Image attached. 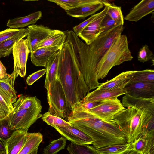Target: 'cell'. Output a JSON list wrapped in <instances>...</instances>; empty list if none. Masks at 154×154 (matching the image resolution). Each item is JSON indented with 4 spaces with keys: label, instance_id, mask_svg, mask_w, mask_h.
I'll return each mask as SVG.
<instances>
[{
    "label": "cell",
    "instance_id": "cell-1",
    "mask_svg": "<svg viewBox=\"0 0 154 154\" xmlns=\"http://www.w3.org/2000/svg\"><path fill=\"white\" fill-rule=\"evenodd\" d=\"M124 27L118 26L104 34L100 35L89 44L84 42L73 31H64L66 41L70 45L78 67L90 90L100 85L96 75L99 62L114 41L122 34Z\"/></svg>",
    "mask_w": 154,
    "mask_h": 154
},
{
    "label": "cell",
    "instance_id": "cell-2",
    "mask_svg": "<svg viewBox=\"0 0 154 154\" xmlns=\"http://www.w3.org/2000/svg\"><path fill=\"white\" fill-rule=\"evenodd\" d=\"M67 118V121L82 131L93 140L96 149L112 145L125 144V137L115 122L102 120L88 111L74 109Z\"/></svg>",
    "mask_w": 154,
    "mask_h": 154
},
{
    "label": "cell",
    "instance_id": "cell-3",
    "mask_svg": "<svg viewBox=\"0 0 154 154\" xmlns=\"http://www.w3.org/2000/svg\"><path fill=\"white\" fill-rule=\"evenodd\" d=\"M57 77L72 111L89 92L70 45L65 41L59 51Z\"/></svg>",
    "mask_w": 154,
    "mask_h": 154
},
{
    "label": "cell",
    "instance_id": "cell-4",
    "mask_svg": "<svg viewBox=\"0 0 154 154\" xmlns=\"http://www.w3.org/2000/svg\"><path fill=\"white\" fill-rule=\"evenodd\" d=\"M112 122L118 125L128 143L133 141L142 132H154V113L146 109L125 108L113 116Z\"/></svg>",
    "mask_w": 154,
    "mask_h": 154
},
{
    "label": "cell",
    "instance_id": "cell-5",
    "mask_svg": "<svg viewBox=\"0 0 154 154\" xmlns=\"http://www.w3.org/2000/svg\"><path fill=\"white\" fill-rule=\"evenodd\" d=\"M133 58L127 36L120 35L114 41L98 64L96 72L97 79H103L113 67L131 61Z\"/></svg>",
    "mask_w": 154,
    "mask_h": 154
},
{
    "label": "cell",
    "instance_id": "cell-6",
    "mask_svg": "<svg viewBox=\"0 0 154 154\" xmlns=\"http://www.w3.org/2000/svg\"><path fill=\"white\" fill-rule=\"evenodd\" d=\"M47 99L51 114L62 119L71 112L62 86L58 79L51 83L47 90Z\"/></svg>",
    "mask_w": 154,
    "mask_h": 154
},
{
    "label": "cell",
    "instance_id": "cell-7",
    "mask_svg": "<svg viewBox=\"0 0 154 154\" xmlns=\"http://www.w3.org/2000/svg\"><path fill=\"white\" fill-rule=\"evenodd\" d=\"M42 108L40 105L28 109L13 110L9 114L11 129L28 131L30 127L42 117Z\"/></svg>",
    "mask_w": 154,
    "mask_h": 154
},
{
    "label": "cell",
    "instance_id": "cell-8",
    "mask_svg": "<svg viewBox=\"0 0 154 154\" xmlns=\"http://www.w3.org/2000/svg\"><path fill=\"white\" fill-rule=\"evenodd\" d=\"M125 108L117 97L102 100L98 105L88 111L103 121L112 122L113 116Z\"/></svg>",
    "mask_w": 154,
    "mask_h": 154
},
{
    "label": "cell",
    "instance_id": "cell-9",
    "mask_svg": "<svg viewBox=\"0 0 154 154\" xmlns=\"http://www.w3.org/2000/svg\"><path fill=\"white\" fill-rule=\"evenodd\" d=\"M27 29V39L30 53L37 49L46 39L59 30L52 29L42 25L34 24L29 26Z\"/></svg>",
    "mask_w": 154,
    "mask_h": 154
},
{
    "label": "cell",
    "instance_id": "cell-10",
    "mask_svg": "<svg viewBox=\"0 0 154 154\" xmlns=\"http://www.w3.org/2000/svg\"><path fill=\"white\" fill-rule=\"evenodd\" d=\"M14 61V71L18 76L24 77L26 74L27 61L30 51L27 39H21L14 45L13 50Z\"/></svg>",
    "mask_w": 154,
    "mask_h": 154
},
{
    "label": "cell",
    "instance_id": "cell-11",
    "mask_svg": "<svg viewBox=\"0 0 154 154\" xmlns=\"http://www.w3.org/2000/svg\"><path fill=\"white\" fill-rule=\"evenodd\" d=\"M104 6L103 9L99 12L97 17L77 35L87 44H91L100 35L101 23L106 16L107 11V8Z\"/></svg>",
    "mask_w": 154,
    "mask_h": 154
},
{
    "label": "cell",
    "instance_id": "cell-12",
    "mask_svg": "<svg viewBox=\"0 0 154 154\" xmlns=\"http://www.w3.org/2000/svg\"><path fill=\"white\" fill-rule=\"evenodd\" d=\"M67 140L78 145L92 144L93 140L88 135L73 125L54 128Z\"/></svg>",
    "mask_w": 154,
    "mask_h": 154
},
{
    "label": "cell",
    "instance_id": "cell-13",
    "mask_svg": "<svg viewBox=\"0 0 154 154\" xmlns=\"http://www.w3.org/2000/svg\"><path fill=\"white\" fill-rule=\"evenodd\" d=\"M126 94L135 97H154V83H128L124 87Z\"/></svg>",
    "mask_w": 154,
    "mask_h": 154
},
{
    "label": "cell",
    "instance_id": "cell-14",
    "mask_svg": "<svg viewBox=\"0 0 154 154\" xmlns=\"http://www.w3.org/2000/svg\"><path fill=\"white\" fill-rule=\"evenodd\" d=\"M154 10V0H143L133 7L124 19L136 22L148 14L153 13Z\"/></svg>",
    "mask_w": 154,
    "mask_h": 154
},
{
    "label": "cell",
    "instance_id": "cell-15",
    "mask_svg": "<svg viewBox=\"0 0 154 154\" xmlns=\"http://www.w3.org/2000/svg\"><path fill=\"white\" fill-rule=\"evenodd\" d=\"M28 131L15 130L10 137L3 142L6 154H17L25 144Z\"/></svg>",
    "mask_w": 154,
    "mask_h": 154
},
{
    "label": "cell",
    "instance_id": "cell-16",
    "mask_svg": "<svg viewBox=\"0 0 154 154\" xmlns=\"http://www.w3.org/2000/svg\"><path fill=\"white\" fill-rule=\"evenodd\" d=\"M127 93L124 88H116L110 90H100L97 88L91 92H89L79 103L100 101L107 99L117 97L125 94Z\"/></svg>",
    "mask_w": 154,
    "mask_h": 154
},
{
    "label": "cell",
    "instance_id": "cell-17",
    "mask_svg": "<svg viewBox=\"0 0 154 154\" xmlns=\"http://www.w3.org/2000/svg\"><path fill=\"white\" fill-rule=\"evenodd\" d=\"M104 6L102 0H97L95 2L84 5L66 11L67 15L80 19H84L92 15Z\"/></svg>",
    "mask_w": 154,
    "mask_h": 154
},
{
    "label": "cell",
    "instance_id": "cell-18",
    "mask_svg": "<svg viewBox=\"0 0 154 154\" xmlns=\"http://www.w3.org/2000/svg\"><path fill=\"white\" fill-rule=\"evenodd\" d=\"M62 47H50L38 48L31 53L32 62L37 66L45 67L48 60Z\"/></svg>",
    "mask_w": 154,
    "mask_h": 154
},
{
    "label": "cell",
    "instance_id": "cell-19",
    "mask_svg": "<svg viewBox=\"0 0 154 154\" xmlns=\"http://www.w3.org/2000/svg\"><path fill=\"white\" fill-rule=\"evenodd\" d=\"M121 103L125 107L146 109L154 113V97L150 98L135 97L126 94L123 97Z\"/></svg>",
    "mask_w": 154,
    "mask_h": 154
},
{
    "label": "cell",
    "instance_id": "cell-20",
    "mask_svg": "<svg viewBox=\"0 0 154 154\" xmlns=\"http://www.w3.org/2000/svg\"><path fill=\"white\" fill-rule=\"evenodd\" d=\"M136 71H128L122 72L112 79L100 84L97 88L100 90H110L124 88Z\"/></svg>",
    "mask_w": 154,
    "mask_h": 154
},
{
    "label": "cell",
    "instance_id": "cell-21",
    "mask_svg": "<svg viewBox=\"0 0 154 154\" xmlns=\"http://www.w3.org/2000/svg\"><path fill=\"white\" fill-rule=\"evenodd\" d=\"M18 76L16 72L13 70L11 74H8L5 78L0 80V89L12 104L17 100V92L14 85L15 79Z\"/></svg>",
    "mask_w": 154,
    "mask_h": 154
},
{
    "label": "cell",
    "instance_id": "cell-22",
    "mask_svg": "<svg viewBox=\"0 0 154 154\" xmlns=\"http://www.w3.org/2000/svg\"><path fill=\"white\" fill-rule=\"evenodd\" d=\"M42 17V12L39 11L27 16L9 19L7 26L10 28L17 29L34 24Z\"/></svg>",
    "mask_w": 154,
    "mask_h": 154
},
{
    "label": "cell",
    "instance_id": "cell-23",
    "mask_svg": "<svg viewBox=\"0 0 154 154\" xmlns=\"http://www.w3.org/2000/svg\"><path fill=\"white\" fill-rule=\"evenodd\" d=\"M43 140L40 132L28 133L26 142L17 154H37L38 146Z\"/></svg>",
    "mask_w": 154,
    "mask_h": 154
},
{
    "label": "cell",
    "instance_id": "cell-24",
    "mask_svg": "<svg viewBox=\"0 0 154 154\" xmlns=\"http://www.w3.org/2000/svg\"><path fill=\"white\" fill-rule=\"evenodd\" d=\"M60 51L49 59L45 67L46 72L44 86L46 90L51 82L58 79L57 70Z\"/></svg>",
    "mask_w": 154,
    "mask_h": 154
},
{
    "label": "cell",
    "instance_id": "cell-25",
    "mask_svg": "<svg viewBox=\"0 0 154 154\" xmlns=\"http://www.w3.org/2000/svg\"><path fill=\"white\" fill-rule=\"evenodd\" d=\"M27 33V28L21 29L17 34L0 43V58L8 56L12 51L14 45L26 36Z\"/></svg>",
    "mask_w": 154,
    "mask_h": 154
},
{
    "label": "cell",
    "instance_id": "cell-26",
    "mask_svg": "<svg viewBox=\"0 0 154 154\" xmlns=\"http://www.w3.org/2000/svg\"><path fill=\"white\" fill-rule=\"evenodd\" d=\"M40 105V101L36 96H28L21 94L16 102L13 104V106L14 110H19L29 109Z\"/></svg>",
    "mask_w": 154,
    "mask_h": 154
},
{
    "label": "cell",
    "instance_id": "cell-27",
    "mask_svg": "<svg viewBox=\"0 0 154 154\" xmlns=\"http://www.w3.org/2000/svg\"><path fill=\"white\" fill-rule=\"evenodd\" d=\"M66 38V35L64 32L59 30L45 40L38 46V48L54 47H62Z\"/></svg>",
    "mask_w": 154,
    "mask_h": 154
},
{
    "label": "cell",
    "instance_id": "cell-28",
    "mask_svg": "<svg viewBox=\"0 0 154 154\" xmlns=\"http://www.w3.org/2000/svg\"><path fill=\"white\" fill-rule=\"evenodd\" d=\"M104 6L107 8V14L119 25H123L124 19L121 7L116 5L107 1L102 0Z\"/></svg>",
    "mask_w": 154,
    "mask_h": 154
},
{
    "label": "cell",
    "instance_id": "cell-29",
    "mask_svg": "<svg viewBox=\"0 0 154 154\" xmlns=\"http://www.w3.org/2000/svg\"><path fill=\"white\" fill-rule=\"evenodd\" d=\"M132 149L131 143H127L112 145L97 150L100 154H124Z\"/></svg>",
    "mask_w": 154,
    "mask_h": 154
},
{
    "label": "cell",
    "instance_id": "cell-30",
    "mask_svg": "<svg viewBox=\"0 0 154 154\" xmlns=\"http://www.w3.org/2000/svg\"><path fill=\"white\" fill-rule=\"evenodd\" d=\"M154 83V70L153 69L136 71L133 74L128 83Z\"/></svg>",
    "mask_w": 154,
    "mask_h": 154
},
{
    "label": "cell",
    "instance_id": "cell-31",
    "mask_svg": "<svg viewBox=\"0 0 154 154\" xmlns=\"http://www.w3.org/2000/svg\"><path fill=\"white\" fill-rule=\"evenodd\" d=\"M97 0H48L60 6L65 11L81 6L85 4L95 2Z\"/></svg>",
    "mask_w": 154,
    "mask_h": 154
},
{
    "label": "cell",
    "instance_id": "cell-32",
    "mask_svg": "<svg viewBox=\"0 0 154 154\" xmlns=\"http://www.w3.org/2000/svg\"><path fill=\"white\" fill-rule=\"evenodd\" d=\"M67 149L69 154H100L96 149L88 144L78 145L71 142Z\"/></svg>",
    "mask_w": 154,
    "mask_h": 154
},
{
    "label": "cell",
    "instance_id": "cell-33",
    "mask_svg": "<svg viewBox=\"0 0 154 154\" xmlns=\"http://www.w3.org/2000/svg\"><path fill=\"white\" fill-rule=\"evenodd\" d=\"M66 139L62 137L51 142L43 150L44 154H57L59 151L65 148Z\"/></svg>",
    "mask_w": 154,
    "mask_h": 154
},
{
    "label": "cell",
    "instance_id": "cell-34",
    "mask_svg": "<svg viewBox=\"0 0 154 154\" xmlns=\"http://www.w3.org/2000/svg\"><path fill=\"white\" fill-rule=\"evenodd\" d=\"M42 119L48 125L54 128L72 125L69 122L59 117L51 115L48 112L42 115Z\"/></svg>",
    "mask_w": 154,
    "mask_h": 154
},
{
    "label": "cell",
    "instance_id": "cell-35",
    "mask_svg": "<svg viewBox=\"0 0 154 154\" xmlns=\"http://www.w3.org/2000/svg\"><path fill=\"white\" fill-rule=\"evenodd\" d=\"M14 110L13 104L0 89V117L3 118Z\"/></svg>",
    "mask_w": 154,
    "mask_h": 154
},
{
    "label": "cell",
    "instance_id": "cell-36",
    "mask_svg": "<svg viewBox=\"0 0 154 154\" xmlns=\"http://www.w3.org/2000/svg\"><path fill=\"white\" fill-rule=\"evenodd\" d=\"M14 131L10 128L9 115L0 119V140L3 143L8 138Z\"/></svg>",
    "mask_w": 154,
    "mask_h": 154
},
{
    "label": "cell",
    "instance_id": "cell-37",
    "mask_svg": "<svg viewBox=\"0 0 154 154\" xmlns=\"http://www.w3.org/2000/svg\"><path fill=\"white\" fill-rule=\"evenodd\" d=\"M131 143L132 149L143 154L146 145V139L145 134H140Z\"/></svg>",
    "mask_w": 154,
    "mask_h": 154
},
{
    "label": "cell",
    "instance_id": "cell-38",
    "mask_svg": "<svg viewBox=\"0 0 154 154\" xmlns=\"http://www.w3.org/2000/svg\"><path fill=\"white\" fill-rule=\"evenodd\" d=\"M154 55L147 45H145L139 50L137 58L140 62L144 63L150 60L154 62Z\"/></svg>",
    "mask_w": 154,
    "mask_h": 154
},
{
    "label": "cell",
    "instance_id": "cell-39",
    "mask_svg": "<svg viewBox=\"0 0 154 154\" xmlns=\"http://www.w3.org/2000/svg\"><path fill=\"white\" fill-rule=\"evenodd\" d=\"M119 25L107 14L101 23L100 35Z\"/></svg>",
    "mask_w": 154,
    "mask_h": 154
},
{
    "label": "cell",
    "instance_id": "cell-40",
    "mask_svg": "<svg viewBox=\"0 0 154 154\" xmlns=\"http://www.w3.org/2000/svg\"><path fill=\"white\" fill-rule=\"evenodd\" d=\"M143 134L146 139V146L143 154H154V132Z\"/></svg>",
    "mask_w": 154,
    "mask_h": 154
},
{
    "label": "cell",
    "instance_id": "cell-41",
    "mask_svg": "<svg viewBox=\"0 0 154 154\" xmlns=\"http://www.w3.org/2000/svg\"><path fill=\"white\" fill-rule=\"evenodd\" d=\"M99 12L91 15L87 20L75 26L73 28V31L77 36L98 15Z\"/></svg>",
    "mask_w": 154,
    "mask_h": 154
},
{
    "label": "cell",
    "instance_id": "cell-42",
    "mask_svg": "<svg viewBox=\"0 0 154 154\" xmlns=\"http://www.w3.org/2000/svg\"><path fill=\"white\" fill-rule=\"evenodd\" d=\"M19 29L8 28L0 32V43L17 34L20 31Z\"/></svg>",
    "mask_w": 154,
    "mask_h": 154
},
{
    "label": "cell",
    "instance_id": "cell-43",
    "mask_svg": "<svg viewBox=\"0 0 154 154\" xmlns=\"http://www.w3.org/2000/svg\"><path fill=\"white\" fill-rule=\"evenodd\" d=\"M46 72V69H44L37 71L30 75L26 79V82L27 85H32L44 75Z\"/></svg>",
    "mask_w": 154,
    "mask_h": 154
},
{
    "label": "cell",
    "instance_id": "cell-44",
    "mask_svg": "<svg viewBox=\"0 0 154 154\" xmlns=\"http://www.w3.org/2000/svg\"><path fill=\"white\" fill-rule=\"evenodd\" d=\"M7 75L6 68L0 60V80L5 78Z\"/></svg>",
    "mask_w": 154,
    "mask_h": 154
},
{
    "label": "cell",
    "instance_id": "cell-45",
    "mask_svg": "<svg viewBox=\"0 0 154 154\" xmlns=\"http://www.w3.org/2000/svg\"><path fill=\"white\" fill-rule=\"evenodd\" d=\"M124 154H143V153L137 152L135 150L132 149L128 151Z\"/></svg>",
    "mask_w": 154,
    "mask_h": 154
},
{
    "label": "cell",
    "instance_id": "cell-46",
    "mask_svg": "<svg viewBox=\"0 0 154 154\" xmlns=\"http://www.w3.org/2000/svg\"><path fill=\"white\" fill-rule=\"evenodd\" d=\"M5 150V148L3 143L0 140V151Z\"/></svg>",
    "mask_w": 154,
    "mask_h": 154
},
{
    "label": "cell",
    "instance_id": "cell-47",
    "mask_svg": "<svg viewBox=\"0 0 154 154\" xmlns=\"http://www.w3.org/2000/svg\"><path fill=\"white\" fill-rule=\"evenodd\" d=\"M0 154H6L5 150L1 151H0Z\"/></svg>",
    "mask_w": 154,
    "mask_h": 154
},
{
    "label": "cell",
    "instance_id": "cell-48",
    "mask_svg": "<svg viewBox=\"0 0 154 154\" xmlns=\"http://www.w3.org/2000/svg\"><path fill=\"white\" fill-rule=\"evenodd\" d=\"M0 119H1V117H0Z\"/></svg>",
    "mask_w": 154,
    "mask_h": 154
}]
</instances>
